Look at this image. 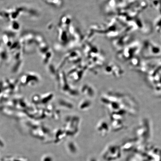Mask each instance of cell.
I'll list each match as a JSON object with an SVG mask.
<instances>
[{
    "label": "cell",
    "mask_w": 161,
    "mask_h": 161,
    "mask_svg": "<svg viewBox=\"0 0 161 161\" xmlns=\"http://www.w3.org/2000/svg\"><path fill=\"white\" fill-rule=\"evenodd\" d=\"M91 103L90 102L87 100H83L81 101L79 105L80 109H87L89 108Z\"/></svg>",
    "instance_id": "cell-1"
}]
</instances>
